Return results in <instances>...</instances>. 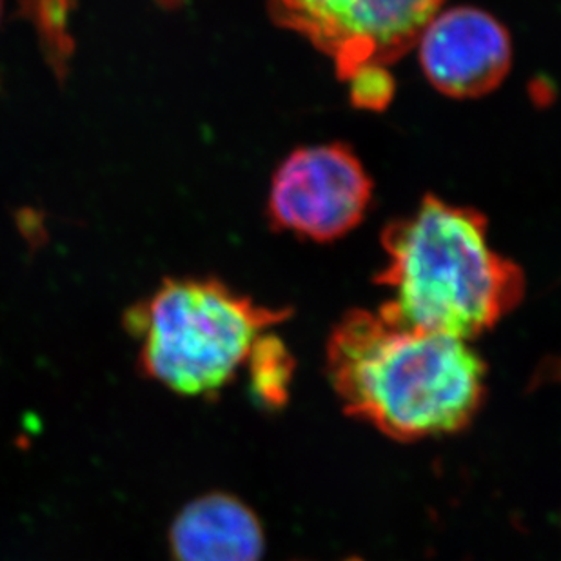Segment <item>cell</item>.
Listing matches in <instances>:
<instances>
[{"label": "cell", "mask_w": 561, "mask_h": 561, "mask_svg": "<svg viewBox=\"0 0 561 561\" xmlns=\"http://www.w3.org/2000/svg\"><path fill=\"white\" fill-rule=\"evenodd\" d=\"M328 375L345 414L398 442L460 433L488 394V366L471 342L381 308L353 309L334 325Z\"/></svg>", "instance_id": "cell-1"}, {"label": "cell", "mask_w": 561, "mask_h": 561, "mask_svg": "<svg viewBox=\"0 0 561 561\" xmlns=\"http://www.w3.org/2000/svg\"><path fill=\"white\" fill-rule=\"evenodd\" d=\"M387 262L380 308L411 328L471 342L518 308L525 275L494 250L488 220L472 207L425 196L381 234Z\"/></svg>", "instance_id": "cell-2"}, {"label": "cell", "mask_w": 561, "mask_h": 561, "mask_svg": "<svg viewBox=\"0 0 561 561\" xmlns=\"http://www.w3.org/2000/svg\"><path fill=\"white\" fill-rule=\"evenodd\" d=\"M289 317L215 278H168L126 314L140 369L184 397H213L245 366L254 344Z\"/></svg>", "instance_id": "cell-3"}, {"label": "cell", "mask_w": 561, "mask_h": 561, "mask_svg": "<svg viewBox=\"0 0 561 561\" xmlns=\"http://www.w3.org/2000/svg\"><path fill=\"white\" fill-rule=\"evenodd\" d=\"M444 0H270L280 26L333 60L345 80L364 66H391L416 46Z\"/></svg>", "instance_id": "cell-4"}, {"label": "cell", "mask_w": 561, "mask_h": 561, "mask_svg": "<svg viewBox=\"0 0 561 561\" xmlns=\"http://www.w3.org/2000/svg\"><path fill=\"white\" fill-rule=\"evenodd\" d=\"M371 196V176L351 148H300L278 165L271 181V222L304 239L331 242L362 222Z\"/></svg>", "instance_id": "cell-5"}, {"label": "cell", "mask_w": 561, "mask_h": 561, "mask_svg": "<svg viewBox=\"0 0 561 561\" xmlns=\"http://www.w3.org/2000/svg\"><path fill=\"white\" fill-rule=\"evenodd\" d=\"M416 44L425 77L453 99L488 95L513 62L507 30L488 11L467 5L439 10Z\"/></svg>", "instance_id": "cell-6"}, {"label": "cell", "mask_w": 561, "mask_h": 561, "mask_svg": "<svg viewBox=\"0 0 561 561\" xmlns=\"http://www.w3.org/2000/svg\"><path fill=\"white\" fill-rule=\"evenodd\" d=\"M176 561H260L264 529L231 494H204L182 508L170 530Z\"/></svg>", "instance_id": "cell-7"}, {"label": "cell", "mask_w": 561, "mask_h": 561, "mask_svg": "<svg viewBox=\"0 0 561 561\" xmlns=\"http://www.w3.org/2000/svg\"><path fill=\"white\" fill-rule=\"evenodd\" d=\"M75 0H21V13L37 30L41 48L59 79L68 73L73 55V37L69 33Z\"/></svg>", "instance_id": "cell-8"}, {"label": "cell", "mask_w": 561, "mask_h": 561, "mask_svg": "<svg viewBox=\"0 0 561 561\" xmlns=\"http://www.w3.org/2000/svg\"><path fill=\"white\" fill-rule=\"evenodd\" d=\"M250 369L251 391L259 402L280 408L287 400L295 360L286 344L273 334H262L245 362Z\"/></svg>", "instance_id": "cell-9"}, {"label": "cell", "mask_w": 561, "mask_h": 561, "mask_svg": "<svg viewBox=\"0 0 561 561\" xmlns=\"http://www.w3.org/2000/svg\"><path fill=\"white\" fill-rule=\"evenodd\" d=\"M351 101L367 112H381L394 95V79L387 66H364L347 79Z\"/></svg>", "instance_id": "cell-10"}, {"label": "cell", "mask_w": 561, "mask_h": 561, "mask_svg": "<svg viewBox=\"0 0 561 561\" xmlns=\"http://www.w3.org/2000/svg\"><path fill=\"white\" fill-rule=\"evenodd\" d=\"M2 10H4V5H2V0H0V19H2Z\"/></svg>", "instance_id": "cell-11"}, {"label": "cell", "mask_w": 561, "mask_h": 561, "mask_svg": "<svg viewBox=\"0 0 561 561\" xmlns=\"http://www.w3.org/2000/svg\"><path fill=\"white\" fill-rule=\"evenodd\" d=\"M347 561H360V560H358V558H353V560H347Z\"/></svg>", "instance_id": "cell-12"}]
</instances>
